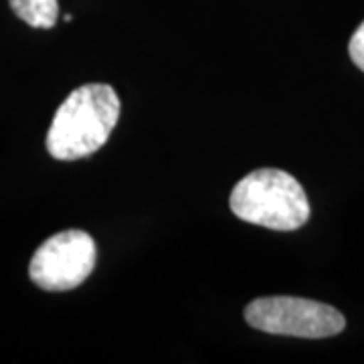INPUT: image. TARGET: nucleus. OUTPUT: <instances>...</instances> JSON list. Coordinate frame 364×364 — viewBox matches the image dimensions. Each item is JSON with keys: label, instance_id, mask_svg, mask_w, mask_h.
I'll use <instances>...</instances> for the list:
<instances>
[{"label": "nucleus", "instance_id": "7ed1b4c3", "mask_svg": "<svg viewBox=\"0 0 364 364\" xmlns=\"http://www.w3.org/2000/svg\"><path fill=\"white\" fill-rule=\"evenodd\" d=\"M245 322L267 334L298 338H328L346 328V320L336 308L291 296L253 299L245 308Z\"/></svg>", "mask_w": 364, "mask_h": 364}, {"label": "nucleus", "instance_id": "f03ea898", "mask_svg": "<svg viewBox=\"0 0 364 364\" xmlns=\"http://www.w3.org/2000/svg\"><path fill=\"white\" fill-rule=\"evenodd\" d=\"M229 207L241 221L272 231H296L310 219V200L291 174L261 168L235 184Z\"/></svg>", "mask_w": 364, "mask_h": 364}, {"label": "nucleus", "instance_id": "f257e3e1", "mask_svg": "<svg viewBox=\"0 0 364 364\" xmlns=\"http://www.w3.org/2000/svg\"><path fill=\"white\" fill-rule=\"evenodd\" d=\"M119 119V97L107 83H87L69 93L55 112L47 150L55 160H79L97 152Z\"/></svg>", "mask_w": 364, "mask_h": 364}, {"label": "nucleus", "instance_id": "39448f33", "mask_svg": "<svg viewBox=\"0 0 364 364\" xmlns=\"http://www.w3.org/2000/svg\"><path fill=\"white\" fill-rule=\"evenodd\" d=\"M13 13L33 28H53L59 18V0H9Z\"/></svg>", "mask_w": 364, "mask_h": 364}, {"label": "nucleus", "instance_id": "423d86ee", "mask_svg": "<svg viewBox=\"0 0 364 364\" xmlns=\"http://www.w3.org/2000/svg\"><path fill=\"white\" fill-rule=\"evenodd\" d=\"M348 53H350V59L354 61V65L358 67L360 71H364V23L354 31L350 45H348Z\"/></svg>", "mask_w": 364, "mask_h": 364}, {"label": "nucleus", "instance_id": "20e7f679", "mask_svg": "<svg viewBox=\"0 0 364 364\" xmlns=\"http://www.w3.org/2000/svg\"><path fill=\"white\" fill-rule=\"evenodd\" d=\"M97 263V247L90 233L69 229L53 235L41 245L28 265V277L45 291H69L79 287Z\"/></svg>", "mask_w": 364, "mask_h": 364}]
</instances>
